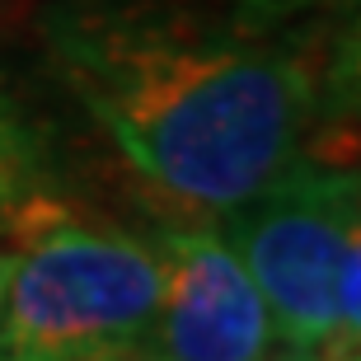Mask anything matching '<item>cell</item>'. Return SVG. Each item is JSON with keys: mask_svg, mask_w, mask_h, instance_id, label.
I'll use <instances>...</instances> for the list:
<instances>
[{"mask_svg": "<svg viewBox=\"0 0 361 361\" xmlns=\"http://www.w3.org/2000/svg\"><path fill=\"white\" fill-rule=\"evenodd\" d=\"M42 47L118 160L212 221L300 160L338 99L305 38L183 0H56Z\"/></svg>", "mask_w": 361, "mask_h": 361, "instance_id": "obj_1", "label": "cell"}, {"mask_svg": "<svg viewBox=\"0 0 361 361\" xmlns=\"http://www.w3.org/2000/svg\"><path fill=\"white\" fill-rule=\"evenodd\" d=\"M0 361H104L141 352L160 310L155 244L38 188L14 212Z\"/></svg>", "mask_w": 361, "mask_h": 361, "instance_id": "obj_2", "label": "cell"}, {"mask_svg": "<svg viewBox=\"0 0 361 361\" xmlns=\"http://www.w3.org/2000/svg\"><path fill=\"white\" fill-rule=\"evenodd\" d=\"M216 221L286 348L361 361L357 164L319 160L305 150L268 188Z\"/></svg>", "mask_w": 361, "mask_h": 361, "instance_id": "obj_3", "label": "cell"}, {"mask_svg": "<svg viewBox=\"0 0 361 361\" xmlns=\"http://www.w3.org/2000/svg\"><path fill=\"white\" fill-rule=\"evenodd\" d=\"M160 310L146 352L160 361H268L272 319L244 263L207 221L155 230Z\"/></svg>", "mask_w": 361, "mask_h": 361, "instance_id": "obj_4", "label": "cell"}, {"mask_svg": "<svg viewBox=\"0 0 361 361\" xmlns=\"http://www.w3.org/2000/svg\"><path fill=\"white\" fill-rule=\"evenodd\" d=\"M42 183V141H14V146H0V235L10 230L14 212L24 207Z\"/></svg>", "mask_w": 361, "mask_h": 361, "instance_id": "obj_5", "label": "cell"}, {"mask_svg": "<svg viewBox=\"0 0 361 361\" xmlns=\"http://www.w3.org/2000/svg\"><path fill=\"white\" fill-rule=\"evenodd\" d=\"M314 5H324V0H230V14H240L244 24L254 28H286Z\"/></svg>", "mask_w": 361, "mask_h": 361, "instance_id": "obj_6", "label": "cell"}, {"mask_svg": "<svg viewBox=\"0 0 361 361\" xmlns=\"http://www.w3.org/2000/svg\"><path fill=\"white\" fill-rule=\"evenodd\" d=\"M33 127L24 122V113L14 108V99H10V90L0 85V146H14V141H33Z\"/></svg>", "mask_w": 361, "mask_h": 361, "instance_id": "obj_7", "label": "cell"}, {"mask_svg": "<svg viewBox=\"0 0 361 361\" xmlns=\"http://www.w3.org/2000/svg\"><path fill=\"white\" fill-rule=\"evenodd\" d=\"M277 361H348V357H329V352H286V357H277Z\"/></svg>", "mask_w": 361, "mask_h": 361, "instance_id": "obj_8", "label": "cell"}, {"mask_svg": "<svg viewBox=\"0 0 361 361\" xmlns=\"http://www.w3.org/2000/svg\"><path fill=\"white\" fill-rule=\"evenodd\" d=\"M10 263H14V249H0V295H5V281H10Z\"/></svg>", "mask_w": 361, "mask_h": 361, "instance_id": "obj_9", "label": "cell"}]
</instances>
